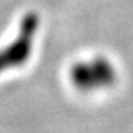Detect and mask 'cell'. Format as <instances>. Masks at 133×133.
<instances>
[{
	"label": "cell",
	"mask_w": 133,
	"mask_h": 133,
	"mask_svg": "<svg viewBox=\"0 0 133 133\" xmlns=\"http://www.w3.org/2000/svg\"><path fill=\"white\" fill-rule=\"evenodd\" d=\"M40 27V16L28 11L23 16L17 37L0 50V74L24 65L33 52V43Z\"/></svg>",
	"instance_id": "1"
},
{
	"label": "cell",
	"mask_w": 133,
	"mask_h": 133,
	"mask_svg": "<svg viewBox=\"0 0 133 133\" xmlns=\"http://www.w3.org/2000/svg\"><path fill=\"white\" fill-rule=\"evenodd\" d=\"M71 81L81 91L103 88L113 84L115 68L102 57H96L88 62H77L71 69Z\"/></svg>",
	"instance_id": "2"
}]
</instances>
